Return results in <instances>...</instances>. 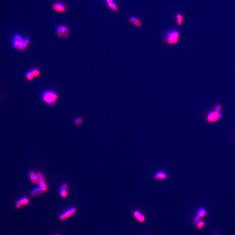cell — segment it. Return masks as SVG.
<instances>
[{
	"mask_svg": "<svg viewBox=\"0 0 235 235\" xmlns=\"http://www.w3.org/2000/svg\"><path fill=\"white\" fill-rule=\"evenodd\" d=\"M133 214L134 216L140 222H143L145 220V216L142 214L139 211H135Z\"/></svg>",
	"mask_w": 235,
	"mask_h": 235,
	"instance_id": "cell-15",
	"label": "cell"
},
{
	"mask_svg": "<svg viewBox=\"0 0 235 235\" xmlns=\"http://www.w3.org/2000/svg\"><path fill=\"white\" fill-rule=\"evenodd\" d=\"M223 117V114L221 111H217L214 110L210 111L207 115V121L208 122H217Z\"/></svg>",
	"mask_w": 235,
	"mask_h": 235,
	"instance_id": "cell-4",
	"label": "cell"
},
{
	"mask_svg": "<svg viewBox=\"0 0 235 235\" xmlns=\"http://www.w3.org/2000/svg\"><path fill=\"white\" fill-rule=\"evenodd\" d=\"M77 212V209L76 207H72L68 209L67 210L60 215L59 219L61 221L65 220L69 218L72 216L74 215Z\"/></svg>",
	"mask_w": 235,
	"mask_h": 235,
	"instance_id": "cell-5",
	"label": "cell"
},
{
	"mask_svg": "<svg viewBox=\"0 0 235 235\" xmlns=\"http://www.w3.org/2000/svg\"><path fill=\"white\" fill-rule=\"evenodd\" d=\"M59 193L62 197L66 198L68 195V185L66 183H63L61 186Z\"/></svg>",
	"mask_w": 235,
	"mask_h": 235,
	"instance_id": "cell-10",
	"label": "cell"
},
{
	"mask_svg": "<svg viewBox=\"0 0 235 235\" xmlns=\"http://www.w3.org/2000/svg\"><path fill=\"white\" fill-rule=\"evenodd\" d=\"M83 122V119L82 118L78 117L77 118H76L75 119V124L76 125V126H81V124Z\"/></svg>",
	"mask_w": 235,
	"mask_h": 235,
	"instance_id": "cell-20",
	"label": "cell"
},
{
	"mask_svg": "<svg viewBox=\"0 0 235 235\" xmlns=\"http://www.w3.org/2000/svg\"><path fill=\"white\" fill-rule=\"evenodd\" d=\"M129 21L130 23L138 27H141L142 26V21L136 17H131L129 18Z\"/></svg>",
	"mask_w": 235,
	"mask_h": 235,
	"instance_id": "cell-9",
	"label": "cell"
},
{
	"mask_svg": "<svg viewBox=\"0 0 235 235\" xmlns=\"http://www.w3.org/2000/svg\"><path fill=\"white\" fill-rule=\"evenodd\" d=\"M21 200H22V203L23 206L28 205L30 203V200L28 198L26 197H24L22 198L21 199Z\"/></svg>",
	"mask_w": 235,
	"mask_h": 235,
	"instance_id": "cell-21",
	"label": "cell"
},
{
	"mask_svg": "<svg viewBox=\"0 0 235 235\" xmlns=\"http://www.w3.org/2000/svg\"><path fill=\"white\" fill-rule=\"evenodd\" d=\"M36 184L39 185L41 183H46V178L44 174L41 172L36 174Z\"/></svg>",
	"mask_w": 235,
	"mask_h": 235,
	"instance_id": "cell-11",
	"label": "cell"
},
{
	"mask_svg": "<svg viewBox=\"0 0 235 235\" xmlns=\"http://www.w3.org/2000/svg\"><path fill=\"white\" fill-rule=\"evenodd\" d=\"M207 214V211L205 209L201 207L198 209L197 211V215L200 217L201 219L205 216Z\"/></svg>",
	"mask_w": 235,
	"mask_h": 235,
	"instance_id": "cell-16",
	"label": "cell"
},
{
	"mask_svg": "<svg viewBox=\"0 0 235 235\" xmlns=\"http://www.w3.org/2000/svg\"><path fill=\"white\" fill-rule=\"evenodd\" d=\"M181 34L180 31L176 29H170L162 35V40L166 45L173 46L177 44L180 41Z\"/></svg>",
	"mask_w": 235,
	"mask_h": 235,
	"instance_id": "cell-1",
	"label": "cell"
},
{
	"mask_svg": "<svg viewBox=\"0 0 235 235\" xmlns=\"http://www.w3.org/2000/svg\"><path fill=\"white\" fill-rule=\"evenodd\" d=\"M29 176L31 179V183L33 184H36V173L34 172L31 171L29 173Z\"/></svg>",
	"mask_w": 235,
	"mask_h": 235,
	"instance_id": "cell-17",
	"label": "cell"
},
{
	"mask_svg": "<svg viewBox=\"0 0 235 235\" xmlns=\"http://www.w3.org/2000/svg\"><path fill=\"white\" fill-rule=\"evenodd\" d=\"M43 102L50 106H53L58 99V95L55 92L52 90H48L43 92L41 95Z\"/></svg>",
	"mask_w": 235,
	"mask_h": 235,
	"instance_id": "cell-3",
	"label": "cell"
},
{
	"mask_svg": "<svg viewBox=\"0 0 235 235\" xmlns=\"http://www.w3.org/2000/svg\"><path fill=\"white\" fill-rule=\"evenodd\" d=\"M63 36L65 39H67L68 37V27L63 26Z\"/></svg>",
	"mask_w": 235,
	"mask_h": 235,
	"instance_id": "cell-19",
	"label": "cell"
},
{
	"mask_svg": "<svg viewBox=\"0 0 235 235\" xmlns=\"http://www.w3.org/2000/svg\"><path fill=\"white\" fill-rule=\"evenodd\" d=\"M57 35L59 38H61L63 36V26H59L56 28Z\"/></svg>",
	"mask_w": 235,
	"mask_h": 235,
	"instance_id": "cell-18",
	"label": "cell"
},
{
	"mask_svg": "<svg viewBox=\"0 0 235 235\" xmlns=\"http://www.w3.org/2000/svg\"><path fill=\"white\" fill-rule=\"evenodd\" d=\"M205 224V223L204 221L200 220L197 223L196 228H197L198 229H201L204 226Z\"/></svg>",
	"mask_w": 235,
	"mask_h": 235,
	"instance_id": "cell-22",
	"label": "cell"
},
{
	"mask_svg": "<svg viewBox=\"0 0 235 235\" xmlns=\"http://www.w3.org/2000/svg\"><path fill=\"white\" fill-rule=\"evenodd\" d=\"M201 219H201V218H200V217H199V216H197V215H196V216L195 217V219H194V223L197 224V223H198L199 221L201 220Z\"/></svg>",
	"mask_w": 235,
	"mask_h": 235,
	"instance_id": "cell-25",
	"label": "cell"
},
{
	"mask_svg": "<svg viewBox=\"0 0 235 235\" xmlns=\"http://www.w3.org/2000/svg\"><path fill=\"white\" fill-rule=\"evenodd\" d=\"M222 108V107L221 105L217 104V105L215 106L214 110H215V111H221Z\"/></svg>",
	"mask_w": 235,
	"mask_h": 235,
	"instance_id": "cell-24",
	"label": "cell"
},
{
	"mask_svg": "<svg viewBox=\"0 0 235 235\" xmlns=\"http://www.w3.org/2000/svg\"><path fill=\"white\" fill-rule=\"evenodd\" d=\"M30 43L28 38H24L21 34H15L12 38V44L14 49L18 50L24 51L27 49Z\"/></svg>",
	"mask_w": 235,
	"mask_h": 235,
	"instance_id": "cell-2",
	"label": "cell"
},
{
	"mask_svg": "<svg viewBox=\"0 0 235 235\" xmlns=\"http://www.w3.org/2000/svg\"><path fill=\"white\" fill-rule=\"evenodd\" d=\"M153 178L156 180H167L168 178V175L167 172L164 170H160L156 172L153 176Z\"/></svg>",
	"mask_w": 235,
	"mask_h": 235,
	"instance_id": "cell-8",
	"label": "cell"
},
{
	"mask_svg": "<svg viewBox=\"0 0 235 235\" xmlns=\"http://www.w3.org/2000/svg\"><path fill=\"white\" fill-rule=\"evenodd\" d=\"M40 75V71L38 68H34L25 74L26 79L28 81H32L34 78L38 77Z\"/></svg>",
	"mask_w": 235,
	"mask_h": 235,
	"instance_id": "cell-6",
	"label": "cell"
},
{
	"mask_svg": "<svg viewBox=\"0 0 235 235\" xmlns=\"http://www.w3.org/2000/svg\"><path fill=\"white\" fill-rule=\"evenodd\" d=\"M52 8L58 12L65 13L67 11L66 7L61 2H57L53 4Z\"/></svg>",
	"mask_w": 235,
	"mask_h": 235,
	"instance_id": "cell-7",
	"label": "cell"
},
{
	"mask_svg": "<svg viewBox=\"0 0 235 235\" xmlns=\"http://www.w3.org/2000/svg\"><path fill=\"white\" fill-rule=\"evenodd\" d=\"M45 192H46L45 191L39 186L38 188L32 189V190L31 191V195L32 197H35L39 195L40 194H43Z\"/></svg>",
	"mask_w": 235,
	"mask_h": 235,
	"instance_id": "cell-12",
	"label": "cell"
},
{
	"mask_svg": "<svg viewBox=\"0 0 235 235\" xmlns=\"http://www.w3.org/2000/svg\"><path fill=\"white\" fill-rule=\"evenodd\" d=\"M55 235H59V234H55Z\"/></svg>",
	"mask_w": 235,
	"mask_h": 235,
	"instance_id": "cell-27",
	"label": "cell"
},
{
	"mask_svg": "<svg viewBox=\"0 0 235 235\" xmlns=\"http://www.w3.org/2000/svg\"><path fill=\"white\" fill-rule=\"evenodd\" d=\"M106 1L108 4V7L112 11H119V6L113 0H106Z\"/></svg>",
	"mask_w": 235,
	"mask_h": 235,
	"instance_id": "cell-13",
	"label": "cell"
},
{
	"mask_svg": "<svg viewBox=\"0 0 235 235\" xmlns=\"http://www.w3.org/2000/svg\"><path fill=\"white\" fill-rule=\"evenodd\" d=\"M176 24L178 26H181L183 23V16L180 13L176 14Z\"/></svg>",
	"mask_w": 235,
	"mask_h": 235,
	"instance_id": "cell-14",
	"label": "cell"
},
{
	"mask_svg": "<svg viewBox=\"0 0 235 235\" xmlns=\"http://www.w3.org/2000/svg\"><path fill=\"white\" fill-rule=\"evenodd\" d=\"M219 235V234H215V235Z\"/></svg>",
	"mask_w": 235,
	"mask_h": 235,
	"instance_id": "cell-26",
	"label": "cell"
},
{
	"mask_svg": "<svg viewBox=\"0 0 235 235\" xmlns=\"http://www.w3.org/2000/svg\"><path fill=\"white\" fill-rule=\"evenodd\" d=\"M23 206L21 199L18 200L16 204V207L17 209H20Z\"/></svg>",
	"mask_w": 235,
	"mask_h": 235,
	"instance_id": "cell-23",
	"label": "cell"
}]
</instances>
